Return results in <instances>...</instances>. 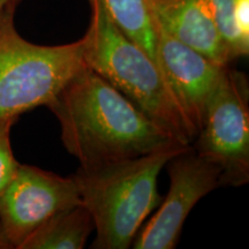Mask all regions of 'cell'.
<instances>
[{
	"mask_svg": "<svg viewBox=\"0 0 249 249\" xmlns=\"http://www.w3.org/2000/svg\"><path fill=\"white\" fill-rule=\"evenodd\" d=\"M61 141L80 166L188 147L180 143L104 77L86 66L46 107Z\"/></svg>",
	"mask_w": 249,
	"mask_h": 249,
	"instance_id": "obj_1",
	"label": "cell"
},
{
	"mask_svg": "<svg viewBox=\"0 0 249 249\" xmlns=\"http://www.w3.org/2000/svg\"><path fill=\"white\" fill-rule=\"evenodd\" d=\"M91 20L86 38V64L183 145L196 132L150 55L133 42L108 14L104 0H89Z\"/></svg>",
	"mask_w": 249,
	"mask_h": 249,
	"instance_id": "obj_2",
	"label": "cell"
},
{
	"mask_svg": "<svg viewBox=\"0 0 249 249\" xmlns=\"http://www.w3.org/2000/svg\"><path fill=\"white\" fill-rule=\"evenodd\" d=\"M185 148L79 167L73 178L97 233L92 248L127 249L133 245L143 222L160 203V171Z\"/></svg>",
	"mask_w": 249,
	"mask_h": 249,
	"instance_id": "obj_3",
	"label": "cell"
},
{
	"mask_svg": "<svg viewBox=\"0 0 249 249\" xmlns=\"http://www.w3.org/2000/svg\"><path fill=\"white\" fill-rule=\"evenodd\" d=\"M18 5L0 14V120L48 107L87 66L86 38L62 45L34 44L15 27Z\"/></svg>",
	"mask_w": 249,
	"mask_h": 249,
	"instance_id": "obj_4",
	"label": "cell"
},
{
	"mask_svg": "<svg viewBox=\"0 0 249 249\" xmlns=\"http://www.w3.org/2000/svg\"><path fill=\"white\" fill-rule=\"evenodd\" d=\"M192 147L220 167L223 186L248 182V82L240 71L229 66L224 70Z\"/></svg>",
	"mask_w": 249,
	"mask_h": 249,
	"instance_id": "obj_5",
	"label": "cell"
},
{
	"mask_svg": "<svg viewBox=\"0 0 249 249\" xmlns=\"http://www.w3.org/2000/svg\"><path fill=\"white\" fill-rule=\"evenodd\" d=\"M170 188L144 229L136 235V249H173L182 226L196 203L222 187V170L216 163L197 154L192 145L167 161Z\"/></svg>",
	"mask_w": 249,
	"mask_h": 249,
	"instance_id": "obj_6",
	"label": "cell"
},
{
	"mask_svg": "<svg viewBox=\"0 0 249 249\" xmlns=\"http://www.w3.org/2000/svg\"><path fill=\"white\" fill-rule=\"evenodd\" d=\"M82 204L71 177H60L33 165L20 164L0 195V220L15 249L46 219L59 211Z\"/></svg>",
	"mask_w": 249,
	"mask_h": 249,
	"instance_id": "obj_7",
	"label": "cell"
},
{
	"mask_svg": "<svg viewBox=\"0 0 249 249\" xmlns=\"http://www.w3.org/2000/svg\"><path fill=\"white\" fill-rule=\"evenodd\" d=\"M154 21L158 66L196 134L210 96L222 77V66L182 44Z\"/></svg>",
	"mask_w": 249,
	"mask_h": 249,
	"instance_id": "obj_8",
	"label": "cell"
},
{
	"mask_svg": "<svg viewBox=\"0 0 249 249\" xmlns=\"http://www.w3.org/2000/svg\"><path fill=\"white\" fill-rule=\"evenodd\" d=\"M152 18L171 36L222 66L231 51L220 35L207 0H147Z\"/></svg>",
	"mask_w": 249,
	"mask_h": 249,
	"instance_id": "obj_9",
	"label": "cell"
},
{
	"mask_svg": "<svg viewBox=\"0 0 249 249\" xmlns=\"http://www.w3.org/2000/svg\"><path fill=\"white\" fill-rule=\"evenodd\" d=\"M93 230L91 214L79 204L46 219L18 249H82Z\"/></svg>",
	"mask_w": 249,
	"mask_h": 249,
	"instance_id": "obj_10",
	"label": "cell"
},
{
	"mask_svg": "<svg viewBox=\"0 0 249 249\" xmlns=\"http://www.w3.org/2000/svg\"><path fill=\"white\" fill-rule=\"evenodd\" d=\"M104 4L124 35L147 52L158 66L156 31L147 0H104Z\"/></svg>",
	"mask_w": 249,
	"mask_h": 249,
	"instance_id": "obj_11",
	"label": "cell"
},
{
	"mask_svg": "<svg viewBox=\"0 0 249 249\" xmlns=\"http://www.w3.org/2000/svg\"><path fill=\"white\" fill-rule=\"evenodd\" d=\"M238 2L239 0H207L214 22L234 60L249 52V44L242 40L235 28L234 14Z\"/></svg>",
	"mask_w": 249,
	"mask_h": 249,
	"instance_id": "obj_12",
	"label": "cell"
},
{
	"mask_svg": "<svg viewBox=\"0 0 249 249\" xmlns=\"http://www.w3.org/2000/svg\"><path fill=\"white\" fill-rule=\"evenodd\" d=\"M18 119L6 118L0 120V195L13 180L20 166L11 144V130Z\"/></svg>",
	"mask_w": 249,
	"mask_h": 249,
	"instance_id": "obj_13",
	"label": "cell"
},
{
	"mask_svg": "<svg viewBox=\"0 0 249 249\" xmlns=\"http://www.w3.org/2000/svg\"><path fill=\"white\" fill-rule=\"evenodd\" d=\"M0 249H15L13 242L11 241L4 225H2L1 220H0Z\"/></svg>",
	"mask_w": 249,
	"mask_h": 249,
	"instance_id": "obj_14",
	"label": "cell"
},
{
	"mask_svg": "<svg viewBox=\"0 0 249 249\" xmlns=\"http://www.w3.org/2000/svg\"><path fill=\"white\" fill-rule=\"evenodd\" d=\"M22 0H0V14L4 12L6 7H8L9 5H20V2Z\"/></svg>",
	"mask_w": 249,
	"mask_h": 249,
	"instance_id": "obj_15",
	"label": "cell"
}]
</instances>
